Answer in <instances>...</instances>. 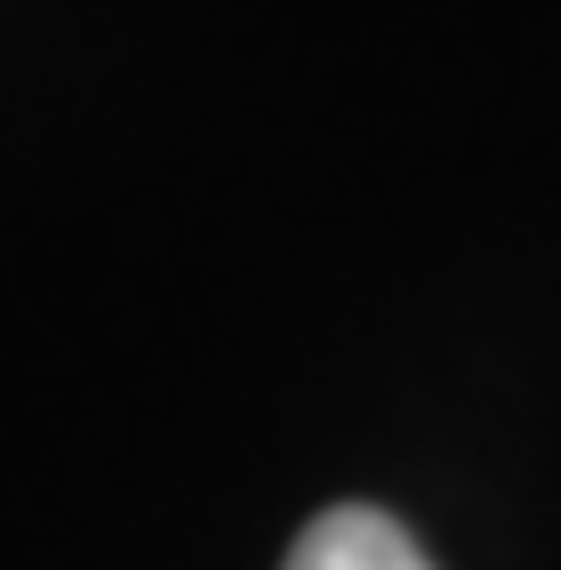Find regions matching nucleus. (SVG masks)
I'll use <instances>...</instances> for the list:
<instances>
[{"instance_id": "1", "label": "nucleus", "mask_w": 561, "mask_h": 570, "mask_svg": "<svg viewBox=\"0 0 561 570\" xmlns=\"http://www.w3.org/2000/svg\"><path fill=\"white\" fill-rule=\"evenodd\" d=\"M285 570H427V553L411 546L386 512H368V503H335V512H318L311 529L294 537Z\"/></svg>"}]
</instances>
